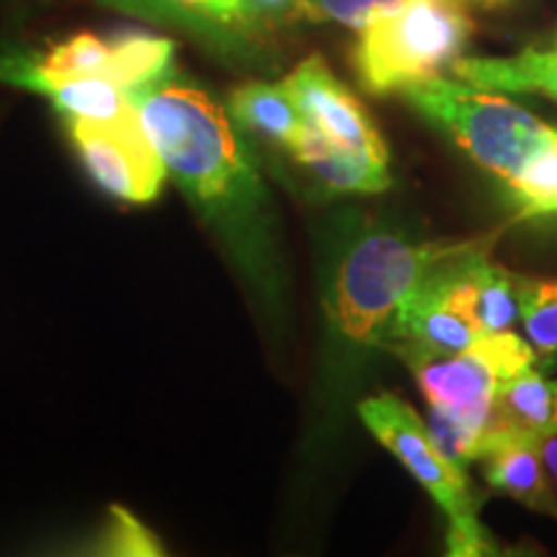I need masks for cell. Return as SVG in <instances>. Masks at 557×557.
I'll list each match as a JSON object with an SVG mask.
<instances>
[{
    "mask_svg": "<svg viewBox=\"0 0 557 557\" xmlns=\"http://www.w3.org/2000/svg\"><path fill=\"white\" fill-rule=\"evenodd\" d=\"M359 416L374 438L398 457L418 485L447 513V553L455 557L498 555V542L480 521V500L470 487L468 470L442 455L421 416L393 393L359 403Z\"/></svg>",
    "mask_w": 557,
    "mask_h": 557,
    "instance_id": "obj_5",
    "label": "cell"
},
{
    "mask_svg": "<svg viewBox=\"0 0 557 557\" xmlns=\"http://www.w3.org/2000/svg\"><path fill=\"white\" fill-rule=\"evenodd\" d=\"M418 114L444 129L480 169L506 181H517L529 163L557 139V127L542 122L498 90L470 86L465 81L431 78L403 90Z\"/></svg>",
    "mask_w": 557,
    "mask_h": 557,
    "instance_id": "obj_4",
    "label": "cell"
},
{
    "mask_svg": "<svg viewBox=\"0 0 557 557\" xmlns=\"http://www.w3.org/2000/svg\"><path fill=\"white\" fill-rule=\"evenodd\" d=\"M230 116L240 124L243 129L253 132L269 143L284 145L289 152L297 148L302 139L308 122L299 114L297 103L292 101L287 88L278 83H246L230 94Z\"/></svg>",
    "mask_w": 557,
    "mask_h": 557,
    "instance_id": "obj_14",
    "label": "cell"
},
{
    "mask_svg": "<svg viewBox=\"0 0 557 557\" xmlns=\"http://www.w3.org/2000/svg\"><path fill=\"white\" fill-rule=\"evenodd\" d=\"M511 191L519 201L521 218L557 214V139L527 165L511 184Z\"/></svg>",
    "mask_w": 557,
    "mask_h": 557,
    "instance_id": "obj_19",
    "label": "cell"
},
{
    "mask_svg": "<svg viewBox=\"0 0 557 557\" xmlns=\"http://www.w3.org/2000/svg\"><path fill=\"white\" fill-rule=\"evenodd\" d=\"M116 9L137 13L143 18L152 21H173V24H189V26H209L199 13H194L181 5L178 0H107Z\"/></svg>",
    "mask_w": 557,
    "mask_h": 557,
    "instance_id": "obj_22",
    "label": "cell"
},
{
    "mask_svg": "<svg viewBox=\"0 0 557 557\" xmlns=\"http://www.w3.org/2000/svg\"><path fill=\"white\" fill-rule=\"evenodd\" d=\"M246 26L302 18V0H243Z\"/></svg>",
    "mask_w": 557,
    "mask_h": 557,
    "instance_id": "obj_23",
    "label": "cell"
},
{
    "mask_svg": "<svg viewBox=\"0 0 557 557\" xmlns=\"http://www.w3.org/2000/svg\"><path fill=\"white\" fill-rule=\"evenodd\" d=\"M83 169L109 197L148 205L163 189L165 165L145 135L135 107L116 120H67Z\"/></svg>",
    "mask_w": 557,
    "mask_h": 557,
    "instance_id": "obj_7",
    "label": "cell"
},
{
    "mask_svg": "<svg viewBox=\"0 0 557 557\" xmlns=\"http://www.w3.org/2000/svg\"><path fill=\"white\" fill-rule=\"evenodd\" d=\"M521 325L540 364L549 367V361L557 359V278L527 276L521 292Z\"/></svg>",
    "mask_w": 557,
    "mask_h": 557,
    "instance_id": "obj_18",
    "label": "cell"
},
{
    "mask_svg": "<svg viewBox=\"0 0 557 557\" xmlns=\"http://www.w3.org/2000/svg\"><path fill=\"white\" fill-rule=\"evenodd\" d=\"M308 127L341 148L389 163V150L377 124L357 96L341 83L320 54H310L282 83Z\"/></svg>",
    "mask_w": 557,
    "mask_h": 557,
    "instance_id": "obj_8",
    "label": "cell"
},
{
    "mask_svg": "<svg viewBox=\"0 0 557 557\" xmlns=\"http://www.w3.org/2000/svg\"><path fill=\"white\" fill-rule=\"evenodd\" d=\"M0 83L34 90L52 101L65 120H116L132 109L127 90L109 78H47L21 60V54L0 58Z\"/></svg>",
    "mask_w": 557,
    "mask_h": 557,
    "instance_id": "obj_9",
    "label": "cell"
},
{
    "mask_svg": "<svg viewBox=\"0 0 557 557\" xmlns=\"http://www.w3.org/2000/svg\"><path fill=\"white\" fill-rule=\"evenodd\" d=\"M21 60L34 73L47 75V78H94V75L109 78L111 47L107 39L81 32L65 41H58L41 54H21Z\"/></svg>",
    "mask_w": 557,
    "mask_h": 557,
    "instance_id": "obj_17",
    "label": "cell"
},
{
    "mask_svg": "<svg viewBox=\"0 0 557 557\" xmlns=\"http://www.w3.org/2000/svg\"><path fill=\"white\" fill-rule=\"evenodd\" d=\"M145 135L165 171L194 199L212 205L250 178L246 152L227 111L207 90L173 78L127 90Z\"/></svg>",
    "mask_w": 557,
    "mask_h": 557,
    "instance_id": "obj_1",
    "label": "cell"
},
{
    "mask_svg": "<svg viewBox=\"0 0 557 557\" xmlns=\"http://www.w3.org/2000/svg\"><path fill=\"white\" fill-rule=\"evenodd\" d=\"M478 3H483V5H500V3H506V0H478Z\"/></svg>",
    "mask_w": 557,
    "mask_h": 557,
    "instance_id": "obj_25",
    "label": "cell"
},
{
    "mask_svg": "<svg viewBox=\"0 0 557 557\" xmlns=\"http://www.w3.org/2000/svg\"><path fill=\"white\" fill-rule=\"evenodd\" d=\"M470 282L475 315L485 333L513 331V325L521 323V292L527 276L513 274L491 256H483L472 263Z\"/></svg>",
    "mask_w": 557,
    "mask_h": 557,
    "instance_id": "obj_16",
    "label": "cell"
},
{
    "mask_svg": "<svg viewBox=\"0 0 557 557\" xmlns=\"http://www.w3.org/2000/svg\"><path fill=\"white\" fill-rule=\"evenodd\" d=\"M483 478L493 491L519 500L529 511L557 519V493L542 462L534 436L500 434L485 451Z\"/></svg>",
    "mask_w": 557,
    "mask_h": 557,
    "instance_id": "obj_10",
    "label": "cell"
},
{
    "mask_svg": "<svg viewBox=\"0 0 557 557\" xmlns=\"http://www.w3.org/2000/svg\"><path fill=\"white\" fill-rule=\"evenodd\" d=\"M400 0H302L305 21H333L361 32L382 13L393 11Z\"/></svg>",
    "mask_w": 557,
    "mask_h": 557,
    "instance_id": "obj_21",
    "label": "cell"
},
{
    "mask_svg": "<svg viewBox=\"0 0 557 557\" xmlns=\"http://www.w3.org/2000/svg\"><path fill=\"white\" fill-rule=\"evenodd\" d=\"M493 416L500 434H557V377L540 367L517 374L498 389Z\"/></svg>",
    "mask_w": 557,
    "mask_h": 557,
    "instance_id": "obj_13",
    "label": "cell"
},
{
    "mask_svg": "<svg viewBox=\"0 0 557 557\" xmlns=\"http://www.w3.org/2000/svg\"><path fill=\"white\" fill-rule=\"evenodd\" d=\"M451 73L470 86L498 94H540L557 101V47L521 50L511 58H459Z\"/></svg>",
    "mask_w": 557,
    "mask_h": 557,
    "instance_id": "obj_12",
    "label": "cell"
},
{
    "mask_svg": "<svg viewBox=\"0 0 557 557\" xmlns=\"http://www.w3.org/2000/svg\"><path fill=\"white\" fill-rule=\"evenodd\" d=\"M111 62L109 81H114L122 90H135L169 78L173 73V54L176 45L171 39L148 32H116L109 39Z\"/></svg>",
    "mask_w": 557,
    "mask_h": 557,
    "instance_id": "obj_15",
    "label": "cell"
},
{
    "mask_svg": "<svg viewBox=\"0 0 557 557\" xmlns=\"http://www.w3.org/2000/svg\"><path fill=\"white\" fill-rule=\"evenodd\" d=\"M382 346L406 361L429 406L462 413H491L508 380L542 367L532 344L513 331L485 333L462 351H431L408 341H387Z\"/></svg>",
    "mask_w": 557,
    "mask_h": 557,
    "instance_id": "obj_6",
    "label": "cell"
},
{
    "mask_svg": "<svg viewBox=\"0 0 557 557\" xmlns=\"http://www.w3.org/2000/svg\"><path fill=\"white\" fill-rule=\"evenodd\" d=\"M475 32L465 0H400L359 32L354 70L367 94H403L438 78Z\"/></svg>",
    "mask_w": 557,
    "mask_h": 557,
    "instance_id": "obj_3",
    "label": "cell"
},
{
    "mask_svg": "<svg viewBox=\"0 0 557 557\" xmlns=\"http://www.w3.org/2000/svg\"><path fill=\"white\" fill-rule=\"evenodd\" d=\"M299 163L315 176L320 184L338 194H382L393 186L389 163L361 156L331 143L312 127L305 129L297 148L292 150Z\"/></svg>",
    "mask_w": 557,
    "mask_h": 557,
    "instance_id": "obj_11",
    "label": "cell"
},
{
    "mask_svg": "<svg viewBox=\"0 0 557 557\" xmlns=\"http://www.w3.org/2000/svg\"><path fill=\"white\" fill-rule=\"evenodd\" d=\"M504 227L462 240L413 243L395 233L361 238L341 261L331 292V318L351 344L382 346L395 312L438 267L483 246H496Z\"/></svg>",
    "mask_w": 557,
    "mask_h": 557,
    "instance_id": "obj_2",
    "label": "cell"
},
{
    "mask_svg": "<svg viewBox=\"0 0 557 557\" xmlns=\"http://www.w3.org/2000/svg\"><path fill=\"white\" fill-rule=\"evenodd\" d=\"M96 553L116 557H156L163 555V547L156 534L129 513L124 506H111L101 537L96 540Z\"/></svg>",
    "mask_w": 557,
    "mask_h": 557,
    "instance_id": "obj_20",
    "label": "cell"
},
{
    "mask_svg": "<svg viewBox=\"0 0 557 557\" xmlns=\"http://www.w3.org/2000/svg\"><path fill=\"white\" fill-rule=\"evenodd\" d=\"M534 447H537L542 462H545L549 483H553L555 493H557V434L534 436Z\"/></svg>",
    "mask_w": 557,
    "mask_h": 557,
    "instance_id": "obj_24",
    "label": "cell"
}]
</instances>
